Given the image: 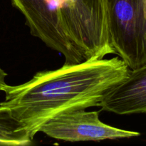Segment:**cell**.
Instances as JSON below:
<instances>
[{
	"label": "cell",
	"mask_w": 146,
	"mask_h": 146,
	"mask_svg": "<svg viewBox=\"0 0 146 146\" xmlns=\"http://www.w3.org/2000/svg\"><path fill=\"white\" fill-rule=\"evenodd\" d=\"M114 54L133 69L146 64V0H104Z\"/></svg>",
	"instance_id": "cell-3"
},
{
	"label": "cell",
	"mask_w": 146,
	"mask_h": 146,
	"mask_svg": "<svg viewBox=\"0 0 146 146\" xmlns=\"http://www.w3.org/2000/svg\"><path fill=\"white\" fill-rule=\"evenodd\" d=\"M39 132L58 141L86 142L138 137L137 131L121 129L102 122L99 111L78 109L61 113L41 125Z\"/></svg>",
	"instance_id": "cell-4"
},
{
	"label": "cell",
	"mask_w": 146,
	"mask_h": 146,
	"mask_svg": "<svg viewBox=\"0 0 146 146\" xmlns=\"http://www.w3.org/2000/svg\"><path fill=\"white\" fill-rule=\"evenodd\" d=\"M33 141L11 111L0 106V145L26 146L31 145Z\"/></svg>",
	"instance_id": "cell-7"
},
{
	"label": "cell",
	"mask_w": 146,
	"mask_h": 146,
	"mask_svg": "<svg viewBox=\"0 0 146 146\" xmlns=\"http://www.w3.org/2000/svg\"><path fill=\"white\" fill-rule=\"evenodd\" d=\"M129 67L117 56L66 63L60 68L37 72L27 82L6 84L0 106L11 111L34 140L41 125L69 111L99 106L106 94L122 81Z\"/></svg>",
	"instance_id": "cell-1"
},
{
	"label": "cell",
	"mask_w": 146,
	"mask_h": 146,
	"mask_svg": "<svg viewBox=\"0 0 146 146\" xmlns=\"http://www.w3.org/2000/svg\"><path fill=\"white\" fill-rule=\"evenodd\" d=\"M99 106L118 115L146 114V64L130 69L127 76L106 94Z\"/></svg>",
	"instance_id": "cell-6"
},
{
	"label": "cell",
	"mask_w": 146,
	"mask_h": 146,
	"mask_svg": "<svg viewBox=\"0 0 146 146\" xmlns=\"http://www.w3.org/2000/svg\"><path fill=\"white\" fill-rule=\"evenodd\" d=\"M7 76V74L4 71V70L0 66V91H1L3 86L6 84V77Z\"/></svg>",
	"instance_id": "cell-8"
},
{
	"label": "cell",
	"mask_w": 146,
	"mask_h": 146,
	"mask_svg": "<svg viewBox=\"0 0 146 146\" xmlns=\"http://www.w3.org/2000/svg\"><path fill=\"white\" fill-rule=\"evenodd\" d=\"M60 27L84 60L114 54L104 0H50Z\"/></svg>",
	"instance_id": "cell-2"
},
{
	"label": "cell",
	"mask_w": 146,
	"mask_h": 146,
	"mask_svg": "<svg viewBox=\"0 0 146 146\" xmlns=\"http://www.w3.org/2000/svg\"><path fill=\"white\" fill-rule=\"evenodd\" d=\"M21 13L31 35L39 38L51 49L69 56L74 46L60 27L55 7L49 0H11Z\"/></svg>",
	"instance_id": "cell-5"
}]
</instances>
